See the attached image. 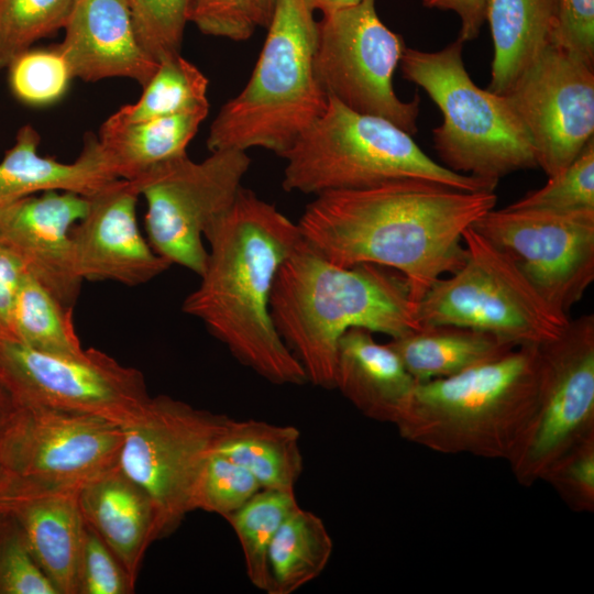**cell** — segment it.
Returning <instances> with one entry per match:
<instances>
[{
	"label": "cell",
	"instance_id": "obj_1",
	"mask_svg": "<svg viewBox=\"0 0 594 594\" xmlns=\"http://www.w3.org/2000/svg\"><path fill=\"white\" fill-rule=\"evenodd\" d=\"M494 191L406 179L316 196L298 221L301 238L340 266L398 272L417 302L466 258L463 232L495 207Z\"/></svg>",
	"mask_w": 594,
	"mask_h": 594
},
{
	"label": "cell",
	"instance_id": "obj_2",
	"mask_svg": "<svg viewBox=\"0 0 594 594\" xmlns=\"http://www.w3.org/2000/svg\"><path fill=\"white\" fill-rule=\"evenodd\" d=\"M204 238L209 243L206 267L182 310L200 320L234 359L267 382L308 383L270 310L277 271L301 239L298 224L241 187Z\"/></svg>",
	"mask_w": 594,
	"mask_h": 594
},
{
	"label": "cell",
	"instance_id": "obj_3",
	"mask_svg": "<svg viewBox=\"0 0 594 594\" xmlns=\"http://www.w3.org/2000/svg\"><path fill=\"white\" fill-rule=\"evenodd\" d=\"M270 310L307 382L326 389L334 388L339 342L351 328L391 338L420 328L402 274L367 263L337 265L302 238L277 271Z\"/></svg>",
	"mask_w": 594,
	"mask_h": 594
},
{
	"label": "cell",
	"instance_id": "obj_4",
	"mask_svg": "<svg viewBox=\"0 0 594 594\" xmlns=\"http://www.w3.org/2000/svg\"><path fill=\"white\" fill-rule=\"evenodd\" d=\"M539 345L517 346L453 376L417 383L400 437L443 454L508 461L537 407Z\"/></svg>",
	"mask_w": 594,
	"mask_h": 594
},
{
	"label": "cell",
	"instance_id": "obj_5",
	"mask_svg": "<svg viewBox=\"0 0 594 594\" xmlns=\"http://www.w3.org/2000/svg\"><path fill=\"white\" fill-rule=\"evenodd\" d=\"M312 13L307 0H276L250 80L210 125V152L261 147L283 157L323 113L328 97L312 68Z\"/></svg>",
	"mask_w": 594,
	"mask_h": 594
},
{
	"label": "cell",
	"instance_id": "obj_6",
	"mask_svg": "<svg viewBox=\"0 0 594 594\" xmlns=\"http://www.w3.org/2000/svg\"><path fill=\"white\" fill-rule=\"evenodd\" d=\"M283 158L282 185L288 193L317 196L406 179L464 191H494L497 186L444 167L396 124L353 111L330 96L323 113Z\"/></svg>",
	"mask_w": 594,
	"mask_h": 594
},
{
	"label": "cell",
	"instance_id": "obj_7",
	"mask_svg": "<svg viewBox=\"0 0 594 594\" xmlns=\"http://www.w3.org/2000/svg\"><path fill=\"white\" fill-rule=\"evenodd\" d=\"M458 38L437 52L406 47L403 77L420 86L443 116L432 130L442 165L493 184L538 166L531 140L504 95L480 88L462 59Z\"/></svg>",
	"mask_w": 594,
	"mask_h": 594
},
{
	"label": "cell",
	"instance_id": "obj_8",
	"mask_svg": "<svg viewBox=\"0 0 594 594\" xmlns=\"http://www.w3.org/2000/svg\"><path fill=\"white\" fill-rule=\"evenodd\" d=\"M463 265L439 278L416 305L421 326L487 332L515 346L556 339L570 317L554 309L515 264L472 227L462 234Z\"/></svg>",
	"mask_w": 594,
	"mask_h": 594
},
{
	"label": "cell",
	"instance_id": "obj_9",
	"mask_svg": "<svg viewBox=\"0 0 594 594\" xmlns=\"http://www.w3.org/2000/svg\"><path fill=\"white\" fill-rule=\"evenodd\" d=\"M123 438L121 425L99 416L19 404L2 444L0 507L11 499L78 493L119 466Z\"/></svg>",
	"mask_w": 594,
	"mask_h": 594
},
{
	"label": "cell",
	"instance_id": "obj_10",
	"mask_svg": "<svg viewBox=\"0 0 594 594\" xmlns=\"http://www.w3.org/2000/svg\"><path fill=\"white\" fill-rule=\"evenodd\" d=\"M231 421L227 415L157 395L138 419L123 426L119 466L152 498L161 538L194 510L204 469Z\"/></svg>",
	"mask_w": 594,
	"mask_h": 594
},
{
	"label": "cell",
	"instance_id": "obj_11",
	"mask_svg": "<svg viewBox=\"0 0 594 594\" xmlns=\"http://www.w3.org/2000/svg\"><path fill=\"white\" fill-rule=\"evenodd\" d=\"M375 1L360 0L317 22L315 78L327 97L415 134L420 98L403 101L393 87L406 44L381 21Z\"/></svg>",
	"mask_w": 594,
	"mask_h": 594
},
{
	"label": "cell",
	"instance_id": "obj_12",
	"mask_svg": "<svg viewBox=\"0 0 594 594\" xmlns=\"http://www.w3.org/2000/svg\"><path fill=\"white\" fill-rule=\"evenodd\" d=\"M251 160L244 151L219 150L201 162L183 156L131 180L146 200L147 241L170 265L198 276L206 267V229L233 204Z\"/></svg>",
	"mask_w": 594,
	"mask_h": 594
},
{
	"label": "cell",
	"instance_id": "obj_13",
	"mask_svg": "<svg viewBox=\"0 0 594 594\" xmlns=\"http://www.w3.org/2000/svg\"><path fill=\"white\" fill-rule=\"evenodd\" d=\"M0 383L22 406L99 416L127 426L151 395L143 374L90 348L77 355L36 351L0 338Z\"/></svg>",
	"mask_w": 594,
	"mask_h": 594
},
{
	"label": "cell",
	"instance_id": "obj_14",
	"mask_svg": "<svg viewBox=\"0 0 594 594\" xmlns=\"http://www.w3.org/2000/svg\"><path fill=\"white\" fill-rule=\"evenodd\" d=\"M539 352L537 407L507 461L524 486L541 481L565 451L594 436V316L571 318Z\"/></svg>",
	"mask_w": 594,
	"mask_h": 594
},
{
	"label": "cell",
	"instance_id": "obj_15",
	"mask_svg": "<svg viewBox=\"0 0 594 594\" xmlns=\"http://www.w3.org/2000/svg\"><path fill=\"white\" fill-rule=\"evenodd\" d=\"M472 228L566 317L594 280V212L493 208Z\"/></svg>",
	"mask_w": 594,
	"mask_h": 594
},
{
	"label": "cell",
	"instance_id": "obj_16",
	"mask_svg": "<svg viewBox=\"0 0 594 594\" xmlns=\"http://www.w3.org/2000/svg\"><path fill=\"white\" fill-rule=\"evenodd\" d=\"M504 96L548 177L570 165L593 139V66L553 42Z\"/></svg>",
	"mask_w": 594,
	"mask_h": 594
},
{
	"label": "cell",
	"instance_id": "obj_17",
	"mask_svg": "<svg viewBox=\"0 0 594 594\" xmlns=\"http://www.w3.org/2000/svg\"><path fill=\"white\" fill-rule=\"evenodd\" d=\"M139 197L134 183L125 179L87 197V212L72 229L75 270L82 282L139 286L170 267L140 231Z\"/></svg>",
	"mask_w": 594,
	"mask_h": 594
},
{
	"label": "cell",
	"instance_id": "obj_18",
	"mask_svg": "<svg viewBox=\"0 0 594 594\" xmlns=\"http://www.w3.org/2000/svg\"><path fill=\"white\" fill-rule=\"evenodd\" d=\"M87 209L86 197L55 190L0 208V243L54 297L72 308L82 284L75 270L72 229Z\"/></svg>",
	"mask_w": 594,
	"mask_h": 594
},
{
	"label": "cell",
	"instance_id": "obj_19",
	"mask_svg": "<svg viewBox=\"0 0 594 594\" xmlns=\"http://www.w3.org/2000/svg\"><path fill=\"white\" fill-rule=\"evenodd\" d=\"M56 47L73 78H129L144 87L158 63L138 41L127 0H74Z\"/></svg>",
	"mask_w": 594,
	"mask_h": 594
},
{
	"label": "cell",
	"instance_id": "obj_20",
	"mask_svg": "<svg viewBox=\"0 0 594 594\" xmlns=\"http://www.w3.org/2000/svg\"><path fill=\"white\" fill-rule=\"evenodd\" d=\"M78 504L85 521L136 584L147 548L161 538L157 509L150 495L117 466L84 486Z\"/></svg>",
	"mask_w": 594,
	"mask_h": 594
},
{
	"label": "cell",
	"instance_id": "obj_21",
	"mask_svg": "<svg viewBox=\"0 0 594 594\" xmlns=\"http://www.w3.org/2000/svg\"><path fill=\"white\" fill-rule=\"evenodd\" d=\"M40 141L31 124L19 129L14 145L0 162V208L52 190L87 198L119 179L96 135L85 138L82 151L73 163L41 156Z\"/></svg>",
	"mask_w": 594,
	"mask_h": 594
},
{
	"label": "cell",
	"instance_id": "obj_22",
	"mask_svg": "<svg viewBox=\"0 0 594 594\" xmlns=\"http://www.w3.org/2000/svg\"><path fill=\"white\" fill-rule=\"evenodd\" d=\"M417 382L387 344L373 332L351 328L340 339L334 374L337 388L362 415L396 425Z\"/></svg>",
	"mask_w": 594,
	"mask_h": 594
},
{
	"label": "cell",
	"instance_id": "obj_23",
	"mask_svg": "<svg viewBox=\"0 0 594 594\" xmlns=\"http://www.w3.org/2000/svg\"><path fill=\"white\" fill-rule=\"evenodd\" d=\"M78 493L11 499L0 507L16 518L35 561L58 594H78L79 588L86 521Z\"/></svg>",
	"mask_w": 594,
	"mask_h": 594
},
{
	"label": "cell",
	"instance_id": "obj_24",
	"mask_svg": "<svg viewBox=\"0 0 594 594\" xmlns=\"http://www.w3.org/2000/svg\"><path fill=\"white\" fill-rule=\"evenodd\" d=\"M494 46L487 90L505 95L553 42L558 0H486Z\"/></svg>",
	"mask_w": 594,
	"mask_h": 594
},
{
	"label": "cell",
	"instance_id": "obj_25",
	"mask_svg": "<svg viewBox=\"0 0 594 594\" xmlns=\"http://www.w3.org/2000/svg\"><path fill=\"white\" fill-rule=\"evenodd\" d=\"M208 111L139 122H124L111 114L98 140L118 178L134 180L157 165L186 156V147Z\"/></svg>",
	"mask_w": 594,
	"mask_h": 594
},
{
	"label": "cell",
	"instance_id": "obj_26",
	"mask_svg": "<svg viewBox=\"0 0 594 594\" xmlns=\"http://www.w3.org/2000/svg\"><path fill=\"white\" fill-rule=\"evenodd\" d=\"M387 344L417 383L453 376L517 348L494 334L452 324L421 326Z\"/></svg>",
	"mask_w": 594,
	"mask_h": 594
},
{
	"label": "cell",
	"instance_id": "obj_27",
	"mask_svg": "<svg viewBox=\"0 0 594 594\" xmlns=\"http://www.w3.org/2000/svg\"><path fill=\"white\" fill-rule=\"evenodd\" d=\"M299 441L293 426L232 419L217 451L244 466L262 488L295 492L304 469Z\"/></svg>",
	"mask_w": 594,
	"mask_h": 594
},
{
	"label": "cell",
	"instance_id": "obj_28",
	"mask_svg": "<svg viewBox=\"0 0 594 594\" xmlns=\"http://www.w3.org/2000/svg\"><path fill=\"white\" fill-rule=\"evenodd\" d=\"M333 551L323 520L297 506L277 529L268 550L267 594H292L318 578Z\"/></svg>",
	"mask_w": 594,
	"mask_h": 594
},
{
	"label": "cell",
	"instance_id": "obj_29",
	"mask_svg": "<svg viewBox=\"0 0 594 594\" xmlns=\"http://www.w3.org/2000/svg\"><path fill=\"white\" fill-rule=\"evenodd\" d=\"M12 340L46 353L77 355L82 349L73 308L63 305L30 273L19 287L11 319Z\"/></svg>",
	"mask_w": 594,
	"mask_h": 594
},
{
	"label": "cell",
	"instance_id": "obj_30",
	"mask_svg": "<svg viewBox=\"0 0 594 594\" xmlns=\"http://www.w3.org/2000/svg\"><path fill=\"white\" fill-rule=\"evenodd\" d=\"M208 79L190 62L176 55L158 63L140 99L121 107L112 116L139 122L198 110H209Z\"/></svg>",
	"mask_w": 594,
	"mask_h": 594
},
{
	"label": "cell",
	"instance_id": "obj_31",
	"mask_svg": "<svg viewBox=\"0 0 594 594\" xmlns=\"http://www.w3.org/2000/svg\"><path fill=\"white\" fill-rule=\"evenodd\" d=\"M298 505L295 492L260 490L226 520L235 532L250 582L260 591L270 585L268 550L287 515Z\"/></svg>",
	"mask_w": 594,
	"mask_h": 594
},
{
	"label": "cell",
	"instance_id": "obj_32",
	"mask_svg": "<svg viewBox=\"0 0 594 594\" xmlns=\"http://www.w3.org/2000/svg\"><path fill=\"white\" fill-rule=\"evenodd\" d=\"M74 0H0V70L41 38L64 29Z\"/></svg>",
	"mask_w": 594,
	"mask_h": 594
},
{
	"label": "cell",
	"instance_id": "obj_33",
	"mask_svg": "<svg viewBox=\"0 0 594 594\" xmlns=\"http://www.w3.org/2000/svg\"><path fill=\"white\" fill-rule=\"evenodd\" d=\"M558 213L594 212V138L574 161L547 184L507 206Z\"/></svg>",
	"mask_w": 594,
	"mask_h": 594
},
{
	"label": "cell",
	"instance_id": "obj_34",
	"mask_svg": "<svg viewBox=\"0 0 594 594\" xmlns=\"http://www.w3.org/2000/svg\"><path fill=\"white\" fill-rule=\"evenodd\" d=\"M9 85L21 102L43 107L58 101L73 78L66 59L56 45L29 48L8 66Z\"/></svg>",
	"mask_w": 594,
	"mask_h": 594
},
{
	"label": "cell",
	"instance_id": "obj_35",
	"mask_svg": "<svg viewBox=\"0 0 594 594\" xmlns=\"http://www.w3.org/2000/svg\"><path fill=\"white\" fill-rule=\"evenodd\" d=\"M142 48L157 63L180 55L191 0H127Z\"/></svg>",
	"mask_w": 594,
	"mask_h": 594
},
{
	"label": "cell",
	"instance_id": "obj_36",
	"mask_svg": "<svg viewBox=\"0 0 594 594\" xmlns=\"http://www.w3.org/2000/svg\"><path fill=\"white\" fill-rule=\"evenodd\" d=\"M260 490V483L244 466L216 451L209 458L198 483L194 510L213 513L226 519Z\"/></svg>",
	"mask_w": 594,
	"mask_h": 594
},
{
	"label": "cell",
	"instance_id": "obj_37",
	"mask_svg": "<svg viewBox=\"0 0 594 594\" xmlns=\"http://www.w3.org/2000/svg\"><path fill=\"white\" fill-rule=\"evenodd\" d=\"M0 594H58L35 561L21 525L6 510L0 513Z\"/></svg>",
	"mask_w": 594,
	"mask_h": 594
},
{
	"label": "cell",
	"instance_id": "obj_38",
	"mask_svg": "<svg viewBox=\"0 0 594 594\" xmlns=\"http://www.w3.org/2000/svg\"><path fill=\"white\" fill-rule=\"evenodd\" d=\"M549 483L574 512L594 510V436L565 451L546 472Z\"/></svg>",
	"mask_w": 594,
	"mask_h": 594
},
{
	"label": "cell",
	"instance_id": "obj_39",
	"mask_svg": "<svg viewBox=\"0 0 594 594\" xmlns=\"http://www.w3.org/2000/svg\"><path fill=\"white\" fill-rule=\"evenodd\" d=\"M135 583L117 556L86 522L78 594H131Z\"/></svg>",
	"mask_w": 594,
	"mask_h": 594
},
{
	"label": "cell",
	"instance_id": "obj_40",
	"mask_svg": "<svg viewBox=\"0 0 594 594\" xmlns=\"http://www.w3.org/2000/svg\"><path fill=\"white\" fill-rule=\"evenodd\" d=\"M188 22L207 35L245 41L262 26L252 0H191Z\"/></svg>",
	"mask_w": 594,
	"mask_h": 594
},
{
	"label": "cell",
	"instance_id": "obj_41",
	"mask_svg": "<svg viewBox=\"0 0 594 594\" xmlns=\"http://www.w3.org/2000/svg\"><path fill=\"white\" fill-rule=\"evenodd\" d=\"M553 43L593 66L594 0H558Z\"/></svg>",
	"mask_w": 594,
	"mask_h": 594
},
{
	"label": "cell",
	"instance_id": "obj_42",
	"mask_svg": "<svg viewBox=\"0 0 594 594\" xmlns=\"http://www.w3.org/2000/svg\"><path fill=\"white\" fill-rule=\"evenodd\" d=\"M25 273L21 260L0 243V338L12 337L13 306Z\"/></svg>",
	"mask_w": 594,
	"mask_h": 594
},
{
	"label": "cell",
	"instance_id": "obj_43",
	"mask_svg": "<svg viewBox=\"0 0 594 594\" xmlns=\"http://www.w3.org/2000/svg\"><path fill=\"white\" fill-rule=\"evenodd\" d=\"M422 4L454 11L461 19L459 38L463 43L476 38L485 21L486 0H422Z\"/></svg>",
	"mask_w": 594,
	"mask_h": 594
},
{
	"label": "cell",
	"instance_id": "obj_44",
	"mask_svg": "<svg viewBox=\"0 0 594 594\" xmlns=\"http://www.w3.org/2000/svg\"><path fill=\"white\" fill-rule=\"evenodd\" d=\"M19 407L16 400L9 391L0 383V502L3 485L2 444L7 429ZM1 513V509H0Z\"/></svg>",
	"mask_w": 594,
	"mask_h": 594
},
{
	"label": "cell",
	"instance_id": "obj_45",
	"mask_svg": "<svg viewBox=\"0 0 594 594\" xmlns=\"http://www.w3.org/2000/svg\"><path fill=\"white\" fill-rule=\"evenodd\" d=\"M360 0H307L309 7L315 11L319 10L324 14L351 7Z\"/></svg>",
	"mask_w": 594,
	"mask_h": 594
},
{
	"label": "cell",
	"instance_id": "obj_46",
	"mask_svg": "<svg viewBox=\"0 0 594 594\" xmlns=\"http://www.w3.org/2000/svg\"><path fill=\"white\" fill-rule=\"evenodd\" d=\"M252 2L260 14L262 26L267 28L273 14L276 0H252Z\"/></svg>",
	"mask_w": 594,
	"mask_h": 594
}]
</instances>
